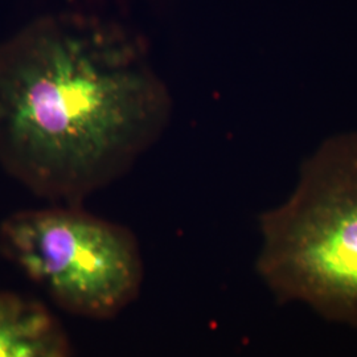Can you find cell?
Here are the masks:
<instances>
[{"instance_id": "obj_1", "label": "cell", "mask_w": 357, "mask_h": 357, "mask_svg": "<svg viewBox=\"0 0 357 357\" xmlns=\"http://www.w3.org/2000/svg\"><path fill=\"white\" fill-rule=\"evenodd\" d=\"M169 115L141 44L97 16L50 13L0 43V167L54 204L125 175Z\"/></svg>"}, {"instance_id": "obj_2", "label": "cell", "mask_w": 357, "mask_h": 357, "mask_svg": "<svg viewBox=\"0 0 357 357\" xmlns=\"http://www.w3.org/2000/svg\"><path fill=\"white\" fill-rule=\"evenodd\" d=\"M259 230L257 270L278 301L357 326V134L326 142Z\"/></svg>"}, {"instance_id": "obj_3", "label": "cell", "mask_w": 357, "mask_h": 357, "mask_svg": "<svg viewBox=\"0 0 357 357\" xmlns=\"http://www.w3.org/2000/svg\"><path fill=\"white\" fill-rule=\"evenodd\" d=\"M0 253L65 312L113 319L141 293L144 265L131 230L81 205L13 212L0 224Z\"/></svg>"}, {"instance_id": "obj_4", "label": "cell", "mask_w": 357, "mask_h": 357, "mask_svg": "<svg viewBox=\"0 0 357 357\" xmlns=\"http://www.w3.org/2000/svg\"><path fill=\"white\" fill-rule=\"evenodd\" d=\"M0 357H72L61 321L41 302L0 290Z\"/></svg>"}]
</instances>
